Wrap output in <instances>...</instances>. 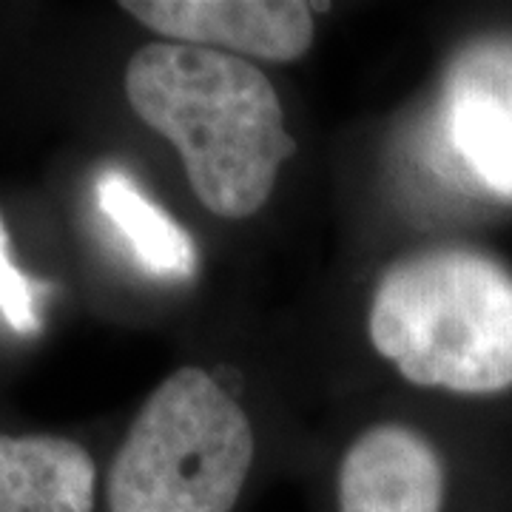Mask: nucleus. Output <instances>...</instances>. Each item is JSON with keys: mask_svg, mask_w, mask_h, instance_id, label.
I'll list each match as a JSON object with an SVG mask.
<instances>
[{"mask_svg": "<svg viewBox=\"0 0 512 512\" xmlns=\"http://www.w3.org/2000/svg\"><path fill=\"white\" fill-rule=\"evenodd\" d=\"M245 410L200 367L165 379L111 458L109 512H237L254 467Z\"/></svg>", "mask_w": 512, "mask_h": 512, "instance_id": "obj_3", "label": "nucleus"}, {"mask_svg": "<svg viewBox=\"0 0 512 512\" xmlns=\"http://www.w3.org/2000/svg\"><path fill=\"white\" fill-rule=\"evenodd\" d=\"M43 282L20 274L9 256V237L0 217V313L15 333H37L43 328L40 316Z\"/></svg>", "mask_w": 512, "mask_h": 512, "instance_id": "obj_9", "label": "nucleus"}, {"mask_svg": "<svg viewBox=\"0 0 512 512\" xmlns=\"http://www.w3.org/2000/svg\"><path fill=\"white\" fill-rule=\"evenodd\" d=\"M97 467L83 444L0 433V512H94Z\"/></svg>", "mask_w": 512, "mask_h": 512, "instance_id": "obj_7", "label": "nucleus"}, {"mask_svg": "<svg viewBox=\"0 0 512 512\" xmlns=\"http://www.w3.org/2000/svg\"><path fill=\"white\" fill-rule=\"evenodd\" d=\"M94 197L103 217L123 234L131 254L151 276L163 279H191L197 271V248L180 222L137 185L123 168H106Z\"/></svg>", "mask_w": 512, "mask_h": 512, "instance_id": "obj_8", "label": "nucleus"}, {"mask_svg": "<svg viewBox=\"0 0 512 512\" xmlns=\"http://www.w3.org/2000/svg\"><path fill=\"white\" fill-rule=\"evenodd\" d=\"M333 495L336 512H450L444 458L404 424H376L353 441Z\"/></svg>", "mask_w": 512, "mask_h": 512, "instance_id": "obj_6", "label": "nucleus"}, {"mask_svg": "<svg viewBox=\"0 0 512 512\" xmlns=\"http://www.w3.org/2000/svg\"><path fill=\"white\" fill-rule=\"evenodd\" d=\"M367 330L407 382L453 393L512 387V271L473 248H430L390 265Z\"/></svg>", "mask_w": 512, "mask_h": 512, "instance_id": "obj_2", "label": "nucleus"}, {"mask_svg": "<svg viewBox=\"0 0 512 512\" xmlns=\"http://www.w3.org/2000/svg\"><path fill=\"white\" fill-rule=\"evenodd\" d=\"M120 9L171 43L291 63L313 46L311 3L299 0H123Z\"/></svg>", "mask_w": 512, "mask_h": 512, "instance_id": "obj_4", "label": "nucleus"}, {"mask_svg": "<svg viewBox=\"0 0 512 512\" xmlns=\"http://www.w3.org/2000/svg\"><path fill=\"white\" fill-rule=\"evenodd\" d=\"M131 111L183 160L205 211L245 220L274 194L296 140L274 83L245 57L188 43H148L126 66Z\"/></svg>", "mask_w": 512, "mask_h": 512, "instance_id": "obj_1", "label": "nucleus"}, {"mask_svg": "<svg viewBox=\"0 0 512 512\" xmlns=\"http://www.w3.org/2000/svg\"><path fill=\"white\" fill-rule=\"evenodd\" d=\"M447 137L490 194L512 202V37L464 46L444 83Z\"/></svg>", "mask_w": 512, "mask_h": 512, "instance_id": "obj_5", "label": "nucleus"}]
</instances>
